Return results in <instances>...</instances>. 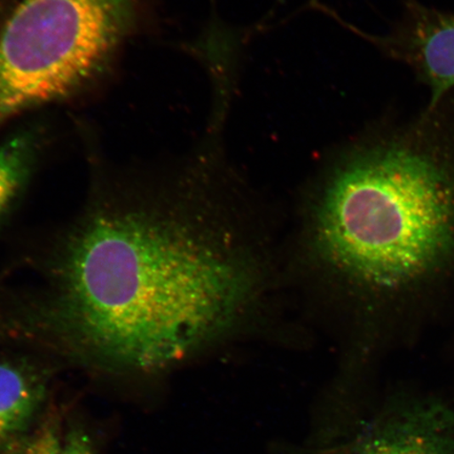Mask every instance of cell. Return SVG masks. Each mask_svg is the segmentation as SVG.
Returning <instances> with one entry per match:
<instances>
[{
  "label": "cell",
  "mask_w": 454,
  "mask_h": 454,
  "mask_svg": "<svg viewBox=\"0 0 454 454\" xmlns=\"http://www.w3.org/2000/svg\"><path fill=\"white\" fill-rule=\"evenodd\" d=\"M66 454H95L92 439L87 430L74 426L65 436Z\"/></svg>",
  "instance_id": "cell-9"
},
{
  "label": "cell",
  "mask_w": 454,
  "mask_h": 454,
  "mask_svg": "<svg viewBox=\"0 0 454 454\" xmlns=\"http://www.w3.org/2000/svg\"><path fill=\"white\" fill-rule=\"evenodd\" d=\"M329 264L371 291H418L454 264V90L386 118L329 173L316 214Z\"/></svg>",
  "instance_id": "cell-2"
},
{
  "label": "cell",
  "mask_w": 454,
  "mask_h": 454,
  "mask_svg": "<svg viewBox=\"0 0 454 454\" xmlns=\"http://www.w3.org/2000/svg\"><path fill=\"white\" fill-rule=\"evenodd\" d=\"M138 0H21L0 28V127L69 98L109 66Z\"/></svg>",
  "instance_id": "cell-3"
},
{
  "label": "cell",
  "mask_w": 454,
  "mask_h": 454,
  "mask_svg": "<svg viewBox=\"0 0 454 454\" xmlns=\"http://www.w3.org/2000/svg\"><path fill=\"white\" fill-rule=\"evenodd\" d=\"M369 41L389 59L410 67L429 90L428 104L454 90V13L403 0L402 16L387 35Z\"/></svg>",
  "instance_id": "cell-4"
},
{
  "label": "cell",
  "mask_w": 454,
  "mask_h": 454,
  "mask_svg": "<svg viewBox=\"0 0 454 454\" xmlns=\"http://www.w3.org/2000/svg\"><path fill=\"white\" fill-rule=\"evenodd\" d=\"M333 454H454V426L438 406L386 418Z\"/></svg>",
  "instance_id": "cell-6"
},
{
  "label": "cell",
  "mask_w": 454,
  "mask_h": 454,
  "mask_svg": "<svg viewBox=\"0 0 454 454\" xmlns=\"http://www.w3.org/2000/svg\"><path fill=\"white\" fill-rule=\"evenodd\" d=\"M16 454H66L59 417L50 414L42 419Z\"/></svg>",
  "instance_id": "cell-8"
},
{
  "label": "cell",
  "mask_w": 454,
  "mask_h": 454,
  "mask_svg": "<svg viewBox=\"0 0 454 454\" xmlns=\"http://www.w3.org/2000/svg\"><path fill=\"white\" fill-rule=\"evenodd\" d=\"M181 194L144 179L100 184L34 284L0 294V343L145 378L229 327L251 298V272L213 246Z\"/></svg>",
  "instance_id": "cell-1"
},
{
  "label": "cell",
  "mask_w": 454,
  "mask_h": 454,
  "mask_svg": "<svg viewBox=\"0 0 454 454\" xmlns=\"http://www.w3.org/2000/svg\"><path fill=\"white\" fill-rule=\"evenodd\" d=\"M53 368L34 355L0 354V454H16L42 421Z\"/></svg>",
  "instance_id": "cell-5"
},
{
  "label": "cell",
  "mask_w": 454,
  "mask_h": 454,
  "mask_svg": "<svg viewBox=\"0 0 454 454\" xmlns=\"http://www.w3.org/2000/svg\"><path fill=\"white\" fill-rule=\"evenodd\" d=\"M35 169L26 146L15 140L0 142V229L15 212Z\"/></svg>",
  "instance_id": "cell-7"
}]
</instances>
